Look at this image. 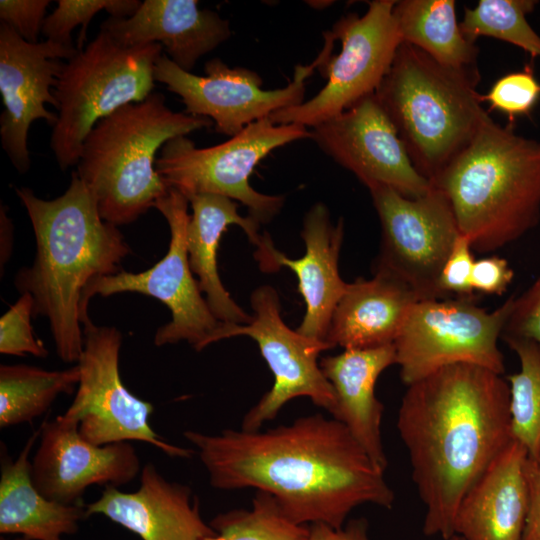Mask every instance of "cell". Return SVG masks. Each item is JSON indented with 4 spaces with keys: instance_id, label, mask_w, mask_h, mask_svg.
Returning <instances> with one entry per match:
<instances>
[{
    "instance_id": "obj_1",
    "label": "cell",
    "mask_w": 540,
    "mask_h": 540,
    "mask_svg": "<svg viewBox=\"0 0 540 540\" xmlns=\"http://www.w3.org/2000/svg\"><path fill=\"white\" fill-rule=\"evenodd\" d=\"M183 435L197 449L212 487L266 492L300 525L339 529L360 505L390 509L394 503L384 472L334 418L313 414L265 431Z\"/></svg>"
},
{
    "instance_id": "obj_2",
    "label": "cell",
    "mask_w": 540,
    "mask_h": 540,
    "mask_svg": "<svg viewBox=\"0 0 540 540\" xmlns=\"http://www.w3.org/2000/svg\"><path fill=\"white\" fill-rule=\"evenodd\" d=\"M426 536L454 534L458 507L513 440L509 384L487 368L459 363L407 386L397 417Z\"/></svg>"
},
{
    "instance_id": "obj_3",
    "label": "cell",
    "mask_w": 540,
    "mask_h": 540,
    "mask_svg": "<svg viewBox=\"0 0 540 540\" xmlns=\"http://www.w3.org/2000/svg\"><path fill=\"white\" fill-rule=\"evenodd\" d=\"M15 191L30 218L36 254L14 284L21 294L32 295L34 317L48 319L58 357L77 363L84 290L94 279L118 273L130 248L117 226L102 219L95 196L75 171L55 199H41L27 187Z\"/></svg>"
},
{
    "instance_id": "obj_4",
    "label": "cell",
    "mask_w": 540,
    "mask_h": 540,
    "mask_svg": "<svg viewBox=\"0 0 540 540\" xmlns=\"http://www.w3.org/2000/svg\"><path fill=\"white\" fill-rule=\"evenodd\" d=\"M430 183L449 200L472 249H500L539 223L540 141L491 119Z\"/></svg>"
},
{
    "instance_id": "obj_5",
    "label": "cell",
    "mask_w": 540,
    "mask_h": 540,
    "mask_svg": "<svg viewBox=\"0 0 540 540\" xmlns=\"http://www.w3.org/2000/svg\"><path fill=\"white\" fill-rule=\"evenodd\" d=\"M479 71L457 70L402 42L375 95L416 170L431 182L492 118Z\"/></svg>"
},
{
    "instance_id": "obj_6",
    "label": "cell",
    "mask_w": 540,
    "mask_h": 540,
    "mask_svg": "<svg viewBox=\"0 0 540 540\" xmlns=\"http://www.w3.org/2000/svg\"><path fill=\"white\" fill-rule=\"evenodd\" d=\"M211 124L171 110L158 92L100 120L83 142L75 172L95 196L102 219L129 224L154 207L168 191L156 171L157 152L169 140Z\"/></svg>"
},
{
    "instance_id": "obj_7",
    "label": "cell",
    "mask_w": 540,
    "mask_h": 540,
    "mask_svg": "<svg viewBox=\"0 0 540 540\" xmlns=\"http://www.w3.org/2000/svg\"><path fill=\"white\" fill-rule=\"evenodd\" d=\"M162 52L158 43L126 47L100 31L65 62L53 88L58 114L50 138L62 170L77 166L83 142L100 120L153 93Z\"/></svg>"
},
{
    "instance_id": "obj_8",
    "label": "cell",
    "mask_w": 540,
    "mask_h": 540,
    "mask_svg": "<svg viewBox=\"0 0 540 540\" xmlns=\"http://www.w3.org/2000/svg\"><path fill=\"white\" fill-rule=\"evenodd\" d=\"M302 139H312L307 127L275 124L267 117L211 147L198 148L187 136L173 138L160 150L155 167L164 184L187 199L204 193L222 195L245 205L251 218L265 224L281 211L285 198L256 191L249 177L273 150Z\"/></svg>"
},
{
    "instance_id": "obj_9",
    "label": "cell",
    "mask_w": 540,
    "mask_h": 540,
    "mask_svg": "<svg viewBox=\"0 0 540 540\" xmlns=\"http://www.w3.org/2000/svg\"><path fill=\"white\" fill-rule=\"evenodd\" d=\"M188 199L168 188L154 204L170 228L166 255L151 268L132 273H118L94 279L84 290L81 302L82 325L90 320L87 309L95 295L132 292L151 296L165 304L171 320L159 327L154 336L156 346L186 341L197 351L217 342L224 322L212 313L193 276L186 248V230L190 219Z\"/></svg>"
},
{
    "instance_id": "obj_10",
    "label": "cell",
    "mask_w": 540,
    "mask_h": 540,
    "mask_svg": "<svg viewBox=\"0 0 540 540\" xmlns=\"http://www.w3.org/2000/svg\"><path fill=\"white\" fill-rule=\"evenodd\" d=\"M515 296L489 312L472 299L416 302L394 341L396 364L407 386L453 364L478 365L500 375L504 357L498 347Z\"/></svg>"
},
{
    "instance_id": "obj_11",
    "label": "cell",
    "mask_w": 540,
    "mask_h": 540,
    "mask_svg": "<svg viewBox=\"0 0 540 540\" xmlns=\"http://www.w3.org/2000/svg\"><path fill=\"white\" fill-rule=\"evenodd\" d=\"M395 0L368 2L364 15L350 13L327 32L341 42L339 54L313 63L327 82L310 100L272 113L275 124L295 123L315 127L376 92L403 42L393 14Z\"/></svg>"
},
{
    "instance_id": "obj_12",
    "label": "cell",
    "mask_w": 540,
    "mask_h": 540,
    "mask_svg": "<svg viewBox=\"0 0 540 540\" xmlns=\"http://www.w3.org/2000/svg\"><path fill=\"white\" fill-rule=\"evenodd\" d=\"M369 192L381 225L374 273L400 281L419 301L448 298L439 277L461 233L445 194L432 184L416 198L382 185Z\"/></svg>"
},
{
    "instance_id": "obj_13",
    "label": "cell",
    "mask_w": 540,
    "mask_h": 540,
    "mask_svg": "<svg viewBox=\"0 0 540 540\" xmlns=\"http://www.w3.org/2000/svg\"><path fill=\"white\" fill-rule=\"evenodd\" d=\"M122 334L114 326L83 324V350L76 363L80 378L75 397L62 414L96 445L139 441L171 457L187 458L193 450L165 441L150 425L154 406L124 385L119 371Z\"/></svg>"
},
{
    "instance_id": "obj_14",
    "label": "cell",
    "mask_w": 540,
    "mask_h": 540,
    "mask_svg": "<svg viewBox=\"0 0 540 540\" xmlns=\"http://www.w3.org/2000/svg\"><path fill=\"white\" fill-rule=\"evenodd\" d=\"M250 303L254 311L250 323H224L218 334V341L235 336L252 338L274 377L271 389L244 415L241 429L259 430L297 397H308L334 416L335 391L318 362L319 355L330 347L286 325L281 317L279 295L272 286L256 288Z\"/></svg>"
},
{
    "instance_id": "obj_15",
    "label": "cell",
    "mask_w": 540,
    "mask_h": 540,
    "mask_svg": "<svg viewBox=\"0 0 540 540\" xmlns=\"http://www.w3.org/2000/svg\"><path fill=\"white\" fill-rule=\"evenodd\" d=\"M314 68L313 63L297 66L286 87L264 90L261 76L251 69L229 67L213 58L204 65L205 75H195L163 53L155 64L154 79L181 98L186 113L210 119L218 133L233 137L253 122L303 103L305 80Z\"/></svg>"
},
{
    "instance_id": "obj_16",
    "label": "cell",
    "mask_w": 540,
    "mask_h": 540,
    "mask_svg": "<svg viewBox=\"0 0 540 540\" xmlns=\"http://www.w3.org/2000/svg\"><path fill=\"white\" fill-rule=\"evenodd\" d=\"M312 140L368 189L387 186L416 198L431 183L414 167L375 93L311 130Z\"/></svg>"
},
{
    "instance_id": "obj_17",
    "label": "cell",
    "mask_w": 540,
    "mask_h": 540,
    "mask_svg": "<svg viewBox=\"0 0 540 540\" xmlns=\"http://www.w3.org/2000/svg\"><path fill=\"white\" fill-rule=\"evenodd\" d=\"M78 49L50 40L29 43L11 27L0 23V94L3 111L0 137L3 150L19 173L29 170L31 159L28 132L31 124L44 119L52 127L57 114L45 104L57 107L53 88L65 60Z\"/></svg>"
},
{
    "instance_id": "obj_18",
    "label": "cell",
    "mask_w": 540,
    "mask_h": 540,
    "mask_svg": "<svg viewBox=\"0 0 540 540\" xmlns=\"http://www.w3.org/2000/svg\"><path fill=\"white\" fill-rule=\"evenodd\" d=\"M31 462L36 488L46 498L67 505L83 504L85 491L93 485L127 484L142 469L129 442L93 444L82 437L77 423L63 415L41 425Z\"/></svg>"
},
{
    "instance_id": "obj_19",
    "label": "cell",
    "mask_w": 540,
    "mask_h": 540,
    "mask_svg": "<svg viewBox=\"0 0 540 540\" xmlns=\"http://www.w3.org/2000/svg\"><path fill=\"white\" fill-rule=\"evenodd\" d=\"M301 237L306 251L299 259L288 258L276 249L269 234L255 258L262 271L274 272L285 266L295 273L306 305L296 331L325 342L333 312L348 285L338 268L344 221L339 219L334 225L327 206L315 203L303 218Z\"/></svg>"
},
{
    "instance_id": "obj_20",
    "label": "cell",
    "mask_w": 540,
    "mask_h": 540,
    "mask_svg": "<svg viewBox=\"0 0 540 540\" xmlns=\"http://www.w3.org/2000/svg\"><path fill=\"white\" fill-rule=\"evenodd\" d=\"M136 491L107 486L86 505L87 516L102 515L142 540H204L216 531L205 523L189 486L165 479L146 463Z\"/></svg>"
},
{
    "instance_id": "obj_21",
    "label": "cell",
    "mask_w": 540,
    "mask_h": 540,
    "mask_svg": "<svg viewBox=\"0 0 540 540\" xmlns=\"http://www.w3.org/2000/svg\"><path fill=\"white\" fill-rule=\"evenodd\" d=\"M100 31L126 47L158 43L187 72L232 35L227 19L196 0H145L131 17L106 19Z\"/></svg>"
},
{
    "instance_id": "obj_22",
    "label": "cell",
    "mask_w": 540,
    "mask_h": 540,
    "mask_svg": "<svg viewBox=\"0 0 540 540\" xmlns=\"http://www.w3.org/2000/svg\"><path fill=\"white\" fill-rule=\"evenodd\" d=\"M528 458L513 439L463 497L454 534L464 540H521L529 502Z\"/></svg>"
},
{
    "instance_id": "obj_23",
    "label": "cell",
    "mask_w": 540,
    "mask_h": 540,
    "mask_svg": "<svg viewBox=\"0 0 540 540\" xmlns=\"http://www.w3.org/2000/svg\"><path fill=\"white\" fill-rule=\"evenodd\" d=\"M393 364H396L394 343L346 349L320 360V367L336 395L333 418L348 429L382 472L388 465L381 435L384 407L376 397L375 385L381 373Z\"/></svg>"
},
{
    "instance_id": "obj_24",
    "label": "cell",
    "mask_w": 540,
    "mask_h": 540,
    "mask_svg": "<svg viewBox=\"0 0 540 540\" xmlns=\"http://www.w3.org/2000/svg\"><path fill=\"white\" fill-rule=\"evenodd\" d=\"M419 300L403 283L374 273L348 283L325 338L330 349H365L394 343Z\"/></svg>"
},
{
    "instance_id": "obj_25",
    "label": "cell",
    "mask_w": 540,
    "mask_h": 540,
    "mask_svg": "<svg viewBox=\"0 0 540 540\" xmlns=\"http://www.w3.org/2000/svg\"><path fill=\"white\" fill-rule=\"evenodd\" d=\"M192 214L186 230V248L190 268L198 277L199 288L215 317L224 323L248 324L252 315L244 311L225 289L217 267V250L223 232L238 225L258 249L265 237L260 223L238 212L239 204L222 195L196 194L188 198Z\"/></svg>"
},
{
    "instance_id": "obj_26",
    "label": "cell",
    "mask_w": 540,
    "mask_h": 540,
    "mask_svg": "<svg viewBox=\"0 0 540 540\" xmlns=\"http://www.w3.org/2000/svg\"><path fill=\"white\" fill-rule=\"evenodd\" d=\"M40 428L26 441L17 458L2 454L0 476V533L26 540H64L88 518L86 505L62 504L46 498L32 480L29 456Z\"/></svg>"
},
{
    "instance_id": "obj_27",
    "label": "cell",
    "mask_w": 540,
    "mask_h": 540,
    "mask_svg": "<svg viewBox=\"0 0 540 540\" xmlns=\"http://www.w3.org/2000/svg\"><path fill=\"white\" fill-rule=\"evenodd\" d=\"M453 0H400L393 14L404 42L442 65L478 71L479 48L461 32Z\"/></svg>"
},
{
    "instance_id": "obj_28",
    "label": "cell",
    "mask_w": 540,
    "mask_h": 540,
    "mask_svg": "<svg viewBox=\"0 0 540 540\" xmlns=\"http://www.w3.org/2000/svg\"><path fill=\"white\" fill-rule=\"evenodd\" d=\"M78 364L64 370H45L26 364L0 366V427L31 423L43 415L60 394L78 385Z\"/></svg>"
},
{
    "instance_id": "obj_29",
    "label": "cell",
    "mask_w": 540,
    "mask_h": 540,
    "mask_svg": "<svg viewBox=\"0 0 540 540\" xmlns=\"http://www.w3.org/2000/svg\"><path fill=\"white\" fill-rule=\"evenodd\" d=\"M504 340L520 362V370L507 377L512 437L536 459L540 451V347L529 339Z\"/></svg>"
},
{
    "instance_id": "obj_30",
    "label": "cell",
    "mask_w": 540,
    "mask_h": 540,
    "mask_svg": "<svg viewBox=\"0 0 540 540\" xmlns=\"http://www.w3.org/2000/svg\"><path fill=\"white\" fill-rule=\"evenodd\" d=\"M538 2L534 0H480L474 8H465L459 22L463 35L476 43L479 37H492L511 43L532 58L540 57V35L526 16Z\"/></svg>"
},
{
    "instance_id": "obj_31",
    "label": "cell",
    "mask_w": 540,
    "mask_h": 540,
    "mask_svg": "<svg viewBox=\"0 0 540 540\" xmlns=\"http://www.w3.org/2000/svg\"><path fill=\"white\" fill-rule=\"evenodd\" d=\"M210 526L216 531L204 540H308L309 527L290 520L276 499L257 491L249 509L219 513Z\"/></svg>"
},
{
    "instance_id": "obj_32",
    "label": "cell",
    "mask_w": 540,
    "mask_h": 540,
    "mask_svg": "<svg viewBox=\"0 0 540 540\" xmlns=\"http://www.w3.org/2000/svg\"><path fill=\"white\" fill-rule=\"evenodd\" d=\"M142 2L138 0H58L57 7L47 15L42 27L46 38L65 46L73 47L71 33L81 25L76 48L83 49L88 24L92 18L105 10L113 18H128L136 13Z\"/></svg>"
},
{
    "instance_id": "obj_33",
    "label": "cell",
    "mask_w": 540,
    "mask_h": 540,
    "mask_svg": "<svg viewBox=\"0 0 540 540\" xmlns=\"http://www.w3.org/2000/svg\"><path fill=\"white\" fill-rule=\"evenodd\" d=\"M34 300L30 293H22L19 299L0 318V352L5 355H32L45 358L48 350L36 338L31 325L34 317Z\"/></svg>"
},
{
    "instance_id": "obj_34",
    "label": "cell",
    "mask_w": 540,
    "mask_h": 540,
    "mask_svg": "<svg viewBox=\"0 0 540 540\" xmlns=\"http://www.w3.org/2000/svg\"><path fill=\"white\" fill-rule=\"evenodd\" d=\"M539 97L540 83L529 66L502 76L481 96L482 102H488L491 109L505 113L510 120L529 115Z\"/></svg>"
},
{
    "instance_id": "obj_35",
    "label": "cell",
    "mask_w": 540,
    "mask_h": 540,
    "mask_svg": "<svg viewBox=\"0 0 540 540\" xmlns=\"http://www.w3.org/2000/svg\"><path fill=\"white\" fill-rule=\"evenodd\" d=\"M475 259L469 239L460 234L446 259L439 277V287L445 296L471 299V276Z\"/></svg>"
},
{
    "instance_id": "obj_36",
    "label": "cell",
    "mask_w": 540,
    "mask_h": 540,
    "mask_svg": "<svg viewBox=\"0 0 540 540\" xmlns=\"http://www.w3.org/2000/svg\"><path fill=\"white\" fill-rule=\"evenodd\" d=\"M501 337L529 339L540 347V275L521 296L514 299Z\"/></svg>"
},
{
    "instance_id": "obj_37",
    "label": "cell",
    "mask_w": 540,
    "mask_h": 540,
    "mask_svg": "<svg viewBox=\"0 0 540 540\" xmlns=\"http://www.w3.org/2000/svg\"><path fill=\"white\" fill-rule=\"evenodd\" d=\"M49 0H1L0 20L29 43H37Z\"/></svg>"
},
{
    "instance_id": "obj_38",
    "label": "cell",
    "mask_w": 540,
    "mask_h": 540,
    "mask_svg": "<svg viewBox=\"0 0 540 540\" xmlns=\"http://www.w3.org/2000/svg\"><path fill=\"white\" fill-rule=\"evenodd\" d=\"M514 278L507 260L498 256L475 260L471 276L473 291L483 294L502 295Z\"/></svg>"
},
{
    "instance_id": "obj_39",
    "label": "cell",
    "mask_w": 540,
    "mask_h": 540,
    "mask_svg": "<svg viewBox=\"0 0 540 540\" xmlns=\"http://www.w3.org/2000/svg\"><path fill=\"white\" fill-rule=\"evenodd\" d=\"M526 476L529 502L521 540H540V464L530 457L526 464Z\"/></svg>"
},
{
    "instance_id": "obj_40",
    "label": "cell",
    "mask_w": 540,
    "mask_h": 540,
    "mask_svg": "<svg viewBox=\"0 0 540 540\" xmlns=\"http://www.w3.org/2000/svg\"><path fill=\"white\" fill-rule=\"evenodd\" d=\"M308 540H370L369 524L365 518L352 519L339 529L311 524Z\"/></svg>"
},
{
    "instance_id": "obj_41",
    "label": "cell",
    "mask_w": 540,
    "mask_h": 540,
    "mask_svg": "<svg viewBox=\"0 0 540 540\" xmlns=\"http://www.w3.org/2000/svg\"><path fill=\"white\" fill-rule=\"evenodd\" d=\"M446 540H464V539L461 536L457 535V534H453L451 537H449Z\"/></svg>"
},
{
    "instance_id": "obj_42",
    "label": "cell",
    "mask_w": 540,
    "mask_h": 540,
    "mask_svg": "<svg viewBox=\"0 0 540 540\" xmlns=\"http://www.w3.org/2000/svg\"><path fill=\"white\" fill-rule=\"evenodd\" d=\"M0 540H8L6 538H4L3 536L0 538ZM14 540H26L25 538L21 537V538H16Z\"/></svg>"
},
{
    "instance_id": "obj_43",
    "label": "cell",
    "mask_w": 540,
    "mask_h": 540,
    "mask_svg": "<svg viewBox=\"0 0 540 540\" xmlns=\"http://www.w3.org/2000/svg\"><path fill=\"white\" fill-rule=\"evenodd\" d=\"M535 460L540 464V451H539V454H538V456H537V458Z\"/></svg>"
}]
</instances>
